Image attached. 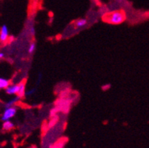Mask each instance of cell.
Returning <instances> with one entry per match:
<instances>
[{
    "instance_id": "11",
    "label": "cell",
    "mask_w": 149,
    "mask_h": 148,
    "mask_svg": "<svg viewBox=\"0 0 149 148\" xmlns=\"http://www.w3.org/2000/svg\"><path fill=\"white\" fill-rule=\"evenodd\" d=\"M35 91H36V88H33V89L30 90L28 92H26V94L25 95H27V96H31V95H33L35 93Z\"/></svg>"
},
{
    "instance_id": "5",
    "label": "cell",
    "mask_w": 149,
    "mask_h": 148,
    "mask_svg": "<svg viewBox=\"0 0 149 148\" xmlns=\"http://www.w3.org/2000/svg\"><path fill=\"white\" fill-rule=\"evenodd\" d=\"M19 85V90L18 93H17V96L19 98H23L26 94V92H25V85L24 82H21V83L18 84Z\"/></svg>"
},
{
    "instance_id": "1",
    "label": "cell",
    "mask_w": 149,
    "mask_h": 148,
    "mask_svg": "<svg viewBox=\"0 0 149 148\" xmlns=\"http://www.w3.org/2000/svg\"><path fill=\"white\" fill-rule=\"evenodd\" d=\"M103 19L110 24H120L125 21V15L123 11H114L105 15Z\"/></svg>"
},
{
    "instance_id": "2",
    "label": "cell",
    "mask_w": 149,
    "mask_h": 148,
    "mask_svg": "<svg viewBox=\"0 0 149 148\" xmlns=\"http://www.w3.org/2000/svg\"><path fill=\"white\" fill-rule=\"evenodd\" d=\"M17 108L15 107H10V108H5V110H4L2 116L1 117V120L2 122H5V121L10 120L17 113Z\"/></svg>"
},
{
    "instance_id": "8",
    "label": "cell",
    "mask_w": 149,
    "mask_h": 148,
    "mask_svg": "<svg viewBox=\"0 0 149 148\" xmlns=\"http://www.w3.org/2000/svg\"><path fill=\"white\" fill-rule=\"evenodd\" d=\"M75 26L76 28H79L85 26L87 24V19H79L75 22Z\"/></svg>"
},
{
    "instance_id": "3",
    "label": "cell",
    "mask_w": 149,
    "mask_h": 148,
    "mask_svg": "<svg viewBox=\"0 0 149 148\" xmlns=\"http://www.w3.org/2000/svg\"><path fill=\"white\" fill-rule=\"evenodd\" d=\"M9 31L6 24H3L0 30V42H5L8 39Z\"/></svg>"
},
{
    "instance_id": "9",
    "label": "cell",
    "mask_w": 149,
    "mask_h": 148,
    "mask_svg": "<svg viewBox=\"0 0 149 148\" xmlns=\"http://www.w3.org/2000/svg\"><path fill=\"white\" fill-rule=\"evenodd\" d=\"M20 99H21V98H19L18 96H17L16 98H13V99H10V101H8V102L5 104V108H10V107H13V105H14V104H16V103H17V101H18Z\"/></svg>"
},
{
    "instance_id": "13",
    "label": "cell",
    "mask_w": 149,
    "mask_h": 148,
    "mask_svg": "<svg viewBox=\"0 0 149 148\" xmlns=\"http://www.w3.org/2000/svg\"><path fill=\"white\" fill-rule=\"evenodd\" d=\"M4 56H5V55H4L3 53L0 52V59H2V58H3V57H4Z\"/></svg>"
},
{
    "instance_id": "4",
    "label": "cell",
    "mask_w": 149,
    "mask_h": 148,
    "mask_svg": "<svg viewBox=\"0 0 149 148\" xmlns=\"http://www.w3.org/2000/svg\"><path fill=\"white\" fill-rule=\"evenodd\" d=\"M19 90V85H10L5 89V92L8 95H17Z\"/></svg>"
},
{
    "instance_id": "7",
    "label": "cell",
    "mask_w": 149,
    "mask_h": 148,
    "mask_svg": "<svg viewBox=\"0 0 149 148\" xmlns=\"http://www.w3.org/2000/svg\"><path fill=\"white\" fill-rule=\"evenodd\" d=\"M10 85V81L8 79L0 77V90L6 89Z\"/></svg>"
},
{
    "instance_id": "12",
    "label": "cell",
    "mask_w": 149,
    "mask_h": 148,
    "mask_svg": "<svg viewBox=\"0 0 149 148\" xmlns=\"http://www.w3.org/2000/svg\"><path fill=\"white\" fill-rule=\"evenodd\" d=\"M29 33L31 36H34L35 35V28L33 27H31L29 29Z\"/></svg>"
},
{
    "instance_id": "6",
    "label": "cell",
    "mask_w": 149,
    "mask_h": 148,
    "mask_svg": "<svg viewBox=\"0 0 149 148\" xmlns=\"http://www.w3.org/2000/svg\"><path fill=\"white\" fill-rule=\"evenodd\" d=\"M13 127H14V124H13L12 122H10V120L3 122V124H2V129H3L5 131H10L12 129H13Z\"/></svg>"
},
{
    "instance_id": "10",
    "label": "cell",
    "mask_w": 149,
    "mask_h": 148,
    "mask_svg": "<svg viewBox=\"0 0 149 148\" xmlns=\"http://www.w3.org/2000/svg\"><path fill=\"white\" fill-rule=\"evenodd\" d=\"M36 44L34 42H32L31 44H30L29 47H28V53L30 54H32L34 53V51H36Z\"/></svg>"
}]
</instances>
